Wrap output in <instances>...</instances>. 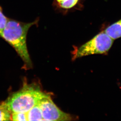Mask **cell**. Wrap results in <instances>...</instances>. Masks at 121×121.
Here are the masks:
<instances>
[{
	"instance_id": "9c48e42d",
	"label": "cell",
	"mask_w": 121,
	"mask_h": 121,
	"mask_svg": "<svg viewBox=\"0 0 121 121\" xmlns=\"http://www.w3.org/2000/svg\"><path fill=\"white\" fill-rule=\"evenodd\" d=\"M12 120L16 121H27V112H18L12 113Z\"/></svg>"
},
{
	"instance_id": "30bf717a",
	"label": "cell",
	"mask_w": 121,
	"mask_h": 121,
	"mask_svg": "<svg viewBox=\"0 0 121 121\" xmlns=\"http://www.w3.org/2000/svg\"><path fill=\"white\" fill-rule=\"evenodd\" d=\"M8 19L4 14L2 8L0 6V37H1L2 31L6 27Z\"/></svg>"
},
{
	"instance_id": "8992f818",
	"label": "cell",
	"mask_w": 121,
	"mask_h": 121,
	"mask_svg": "<svg viewBox=\"0 0 121 121\" xmlns=\"http://www.w3.org/2000/svg\"><path fill=\"white\" fill-rule=\"evenodd\" d=\"M28 121H44L39 103L27 112Z\"/></svg>"
},
{
	"instance_id": "7a4b0ae2",
	"label": "cell",
	"mask_w": 121,
	"mask_h": 121,
	"mask_svg": "<svg viewBox=\"0 0 121 121\" xmlns=\"http://www.w3.org/2000/svg\"><path fill=\"white\" fill-rule=\"evenodd\" d=\"M46 94L37 85L25 83L21 89L12 94L5 102L12 113L27 112Z\"/></svg>"
},
{
	"instance_id": "3957f363",
	"label": "cell",
	"mask_w": 121,
	"mask_h": 121,
	"mask_svg": "<svg viewBox=\"0 0 121 121\" xmlns=\"http://www.w3.org/2000/svg\"><path fill=\"white\" fill-rule=\"evenodd\" d=\"M113 42L114 40L105 31H102L80 46L77 51L74 58H79L89 55L106 53L110 49Z\"/></svg>"
},
{
	"instance_id": "5b68a950",
	"label": "cell",
	"mask_w": 121,
	"mask_h": 121,
	"mask_svg": "<svg viewBox=\"0 0 121 121\" xmlns=\"http://www.w3.org/2000/svg\"><path fill=\"white\" fill-rule=\"evenodd\" d=\"M105 32L114 40L121 37V19L107 27Z\"/></svg>"
},
{
	"instance_id": "ba28073f",
	"label": "cell",
	"mask_w": 121,
	"mask_h": 121,
	"mask_svg": "<svg viewBox=\"0 0 121 121\" xmlns=\"http://www.w3.org/2000/svg\"><path fill=\"white\" fill-rule=\"evenodd\" d=\"M79 0H56L60 6L64 9H70L75 6Z\"/></svg>"
},
{
	"instance_id": "6da1fadb",
	"label": "cell",
	"mask_w": 121,
	"mask_h": 121,
	"mask_svg": "<svg viewBox=\"0 0 121 121\" xmlns=\"http://www.w3.org/2000/svg\"><path fill=\"white\" fill-rule=\"evenodd\" d=\"M37 19L30 23H24L8 19L1 37L13 47L27 67L32 65L27 50L26 37L30 27L38 23Z\"/></svg>"
},
{
	"instance_id": "52a82bcc",
	"label": "cell",
	"mask_w": 121,
	"mask_h": 121,
	"mask_svg": "<svg viewBox=\"0 0 121 121\" xmlns=\"http://www.w3.org/2000/svg\"><path fill=\"white\" fill-rule=\"evenodd\" d=\"M12 115V112L5 102L0 104V121H11Z\"/></svg>"
},
{
	"instance_id": "277c9868",
	"label": "cell",
	"mask_w": 121,
	"mask_h": 121,
	"mask_svg": "<svg viewBox=\"0 0 121 121\" xmlns=\"http://www.w3.org/2000/svg\"><path fill=\"white\" fill-rule=\"evenodd\" d=\"M44 121H70L72 117L61 111L46 94L39 102Z\"/></svg>"
}]
</instances>
